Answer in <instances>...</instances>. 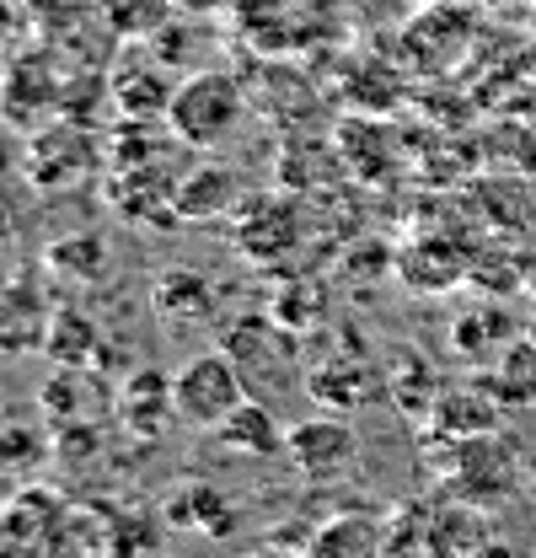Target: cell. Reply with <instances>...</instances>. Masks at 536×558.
<instances>
[{"instance_id":"obj_4","label":"cell","mask_w":536,"mask_h":558,"mask_svg":"<svg viewBox=\"0 0 536 558\" xmlns=\"http://www.w3.org/2000/svg\"><path fill=\"white\" fill-rule=\"evenodd\" d=\"M60 488L22 484L0 505V554H60V526H65Z\"/></svg>"},{"instance_id":"obj_32","label":"cell","mask_w":536,"mask_h":558,"mask_svg":"<svg viewBox=\"0 0 536 558\" xmlns=\"http://www.w3.org/2000/svg\"><path fill=\"white\" fill-rule=\"evenodd\" d=\"M11 22H16V0H0V33H5Z\"/></svg>"},{"instance_id":"obj_29","label":"cell","mask_w":536,"mask_h":558,"mask_svg":"<svg viewBox=\"0 0 536 558\" xmlns=\"http://www.w3.org/2000/svg\"><path fill=\"white\" fill-rule=\"evenodd\" d=\"M312 295H322V284H312V279H295V284H284L279 290V301L268 306L290 333H312V323H322V312H328V301H317L312 306Z\"/></svg>"},{"instance_id":"obj_30","label":"cell","mask_w":536,"mask_h":558,"mask_svg":"<svg viewBox=\"0 0 536 558\" xmlns=\"http://www.w3.org/2000/svg\"><path fill=\"white\" fill-rule=\"evenodd\" d=\"M38 414H44V424L81 418V371L60 365V376H49V381L38 387Z\"/></svg>"},{"instance_id":"obj_27","label":"cell","mask_w":536,"mask_h":558,"mask_svg":"<svg viewBox=\"0 0 536 558\" xmlns=\"http://www.w3.org/2000/svg\"><path fill=\"white\" fill-rule=\"evenodd\" d=\"M429 532H435V499H407L387 515V554H429Z\"/></svg>"},{"instance_id":"obj_8","label":"cell","mask_w":536,"mask_h":558,"mask_svg":"<svg viewBox=\"0 0 536 558\" xmlns=\"http://www.w3.org/2000/svg\"><path fill=\"white\" fill-rule=\"evenodd\" d=\"M108 92H113L119 113H124L130 124H139V119H167L178 81L167 75L161 54H124L119 70L108 75Z\"/></svg>"},{"instance_id":"obj_10","label":"cell","mask_w":536,"mask_h":558,"mask_svg":"<svg viewBox=\"0 0 536 558\" xmlns=\"http://www.w3.org/2000/svg\"><path fill=\"white\" fill-rule=\"evenodd\" d=\"M113 414L119 424L130 429L134 440H161L167 429H172V418H178V392H172V376H161V371H134L130 381L119 387V398H113Z\"/></svg>"},{"instance_id":"obj_5","label":"cell","mask_w":536,"mask_h":558,"mask_svg":"<svg viewBox=\"0 0 536 558\" xmlns=\"http://www.w3.org/2000/svg\"><path fill=\"white\" fill-rule=\"evenodd\" d=\"M387 387V376H376V365L365 360V349H343V354H328L306 371V398L328 414H354L365 403H376Z\"/></svg>"},{"instance_id":"obj_17","label":"cell","mask_w":536,"mask_h":558,"mask_svg":"<svg viewBox=\"0 0 536 558\" xmlns=\"http://www.w3.org/2000/svg\"><path fill=\"white\" fill-rule=\"evenodd\" d=\"M209 435H215L226 451H242V457H273V451H284V429H279V418H273V409H268L264 398L236 403Z\"/></svg>"},{"instance_id":"obj_25","label":"cell","mask_w":536,"mask_h":558,"mask_svg":"<svg viewBox=\"0 0 536 558\" xmlns=\"http://www.w3.org/2000/svg\"><path fill=\"white\" fill-rule=\"evenodd\" d=\"M483 381H488V392H494L504 409L532 403L536 398V344H510L504 349V360H499V371L483 376Z\"/></svg>"},{"instance_id":"obj_6","label":"cell","mask_w":536,"mask_h":558,"mask_svg":"<svg viewBox=\"0 0 536 558\" xmlns=\"http://www.w3.org/2000/svg\"><path fill=\"white\" fill-rule=\"evenodd\" d=\"M295 339H301V333H290L273 312H268V317H242V323L226 328V354L242 365L247 387H258L264 371H273L279 381H290V376H295V349H301Z\"/></svg>"},{"instance_id":"obj_22","label":"cell","mask_w":536,"mask_h":558,"mask_svg":"<svg viewBox=\"0 0 536 558\" xmlns=\"http://www.w3.org/2000/svg\"><path fill=\"white\" fill-rule=\"evenodd\" d=\"M440 376H435V365L418 354V349H402V360L387 371V398L398 403L407 418H429V409H435V398H440Z\"/></svg>"},{"instance_id":"obj_7","label":"cell","mask_w":536,"mask_h":558,"mask_svg":"<svg viewBox=\"0 0 536 558\" xmlns=\"http://www.w3.org/2000/svg\"><path fill=\"white\" fill-rule=\"evenodd\" d=\"M284 451L290 462L312 478V484H333L354 468V429L343 424V414H322V418H306L284 435Z\"/></svg>"},{"instance_id":"obj_31","label":"cell","mask_w":536,"mask_h":558,"mask_svg":"<svg viewBox=\"0 0 536 558\" xmlns=\"http://www.w3.org/2000/svg\"><path fill=\"white\" fill-rule=\"evenodd\" d=\"M499 333H504V317H499V312H488V306L451 323V339H456V349H462L467 360H483V349H494Z\"/></svg>"},{"instance_id":"obj_33","label":"cell","mask_w":536,"mask_h":558,"mask_svg":"<svg viewBox=\"0 0 536 558\" xmlns=\"http://www.w3.org/2000/svg\"><path fill=\"white\" fill-rule=\"evenodd\" d=\"M178 11H209V5H220V0H172Z\"/></svg>"},{"instance_id":"obj_3","label":"cell","mask_w":536,"mask_h":558,"mask_svg":"<svg viewBox=\"0 0 536 558\" xmlns=\"http://www.w3.org/2000/svg\"><path fill=\"white\" fill-rule=\"evenodd\" d=\"M172 392H178V418H183L188 429H215L236 403L253 398L242 365H236L226 349H220V354H194V360L172 376Z\"/></svg>"},{"instance_id":"obj_28","label":"cell","mask_w":536,"mask_h":558,"mask_svg":"<svg viewBox=\"0 0 536 558\" xmlns=\"http://www.w3.org/2000/svg\"><path fill=\"white\" fill-rule=\"evenodd\" d=\"M102 16L119 38H156L172 16V0H102Z\"/></svg>"},{"instance_id":"obj_12","label":"cell","mask_w":536,"mask_h":558,"mask_svg":"<svg viewBox=\"0 0 536 558\" xmlns=\"http://www.w3.org/2000/svg\"><path fill=\"white\" fill-rule=\"evenodd\" d=\"M54 306L44 301V290L33 279H5L0 290V354H33L49 339Z\"/></svg>"},{"instance_id":"obj_11","label":"cell","mask_w":536,"mask_h":558,"mask_svg":"<svg viewBox=\"0 0 536 558\" xmlns=\"http://www.w3.org/2000/svg\"><path fill=\"white\" fill-rule=\"evenodd\" d=\"M499 414H504V403L488 392V381H462V387H440L424 429L435 440H467V435L499 429Z\"/></svg>"},{"instance_id":"obj_14","label":"cell","mask_w":536,"mask_h":558,"mask_svg":"<svg viewBox=\"0 0 536 558\" xmlns=\"http://www.w3.org/2000/svg\"><path fill=\"white\" fill-rule=\"evenodd\" d=\"M236 242L242 253H253L258 264H273L295 247V205H273V199H242L236 205Z\"/></svg>"},{"instance_id":"obj_20","label":"cell","mask_w":536,"mask_h":558,"mask_svg":"<svg viewBox=\"0 0 536 558\" xmlns=\"http://www.w3.org/2000/svg\"><path fill=\"white\" fill-rule=\"evenodd\" d=\"M488 548V510L472 499H435V532H429V554H477Z\"/></svg>"},{"instance_id":"obj_15","label":"cell","mask_w":536,"mask_h":558,"mask_svg":"<svg viewBox=\"0 0 536 558\" xmlns=\"http://www.w3.org/2000/svg\"><path fill=\"white\" fill-rule=\"evenodd\" d=\"M392 269L407 290H418V295H440V290H451L456 279H467V258H462V247L456 242H446V236H424V242H413V247H402L398 258H392Z\"/></svg>"},{"instance_id":"obj_34","label":"cell","mask_w":536,"mask_h":558,"mask_svg":"<svg viewBox=\"0 0 536 558\" xmlns=\"http://www.w3.org/2000/svg\"><path fill=\"white\" fill-rule=\"evenodd\" d=\"M0 290H5V269H0Z\"/></svg>"},{"instance_id":"obj_24","label":"cell","mask_w":536,"mask_h":558,"mask_svg":"<svg viewBox=\"0 0 536 558\" xmlns=\"http://www.w3.org/2000/svg\"><path fill=\"white\" fill-rule=\"evenodd\" d=\"M54 424H0V478H33L44 462H49V451H54V435H49Z\"/></svg>"},{"instance_id":"obj_16","label":"cell","mask_w":536,"mask_h":558,"mask_svg":"<svg viewBox=\"0 0 536 558\" xmlns=\"http://www.w3.org/2000/svg\"><path fill=\"white\" fill-rule=\"evenodd\" d=\"M317 558H360V554H387V515L376 510H343V515H328L312 543H306Z\"/></svg>"},{"instance_id":"obj_13","label":"cell","mask_w":536,"mask_h":558,"mask_svg":"<svg viewBox=\"0 0 536 558\" xmlns=\"http://www.w3.org/2000/svg\"><path fill=\"white\" fill-rule=\"evenodd\" d=\"M161 521L188 526V532H199V537H231V526H236V499L220 484H209V478H188V484H178L167 494Z\"/></svg>"},{"instance_id":"obj_2","label":"cell","mask_w":536,"mask_h":558,"mask_svg":"<svg viewBox=\"0 0 536 558\" xmlns=\"http://www.w3.org/2000/svg\"><path fill=\"white\" fill-rule=\"evenodd\" d=\"M440 484L451 488V499H472L483 510L504 505L521 488V451L510 435L488 429V435H467V440H440Z\"/></svg>"},{"instance_id":"obj_9","label":"cell","mask_w":536,"mask_h":558,"mask_svg":"<svg viewBox=\"0 0 536 558\" xmlns=\"http://www.w3.org/2000/svg\"><path fill=\"white\" fill-rule=\"evenodd\" d=\"M27 172L38 189H70L75 178L97 172V140L75 124H54L27 145Z\"/></svg>"},{"instance_id":"obj_18","label":"cell","mask_w":536,"mask_h":558,"mask_svg":"<svg viewBox=\"0 0 536 558\" xmlns=\"http://www.w3.org/2000/svg\"><path fill=\"white\" fill-rule=\"evenodd\" d=\"M124 548V515L102 499L92 505H65L60 526V554H119Z\"/></svg>"},{"instance_id":"obj_1","label":"cell","mask_w":536,"mask_h":558,"mask_svg":"<svg viewBox=\"0 0 536 558\" xmlns=\"http://www.w3.org/2000/svg\"><path fill=\"white\" fill-rule=\"evenodd\" d=\"M242 113H247L242 81L226 75V70H199V75L178 81L172 108H167V130L188 150H215V145H226L236 135Z\"/></svg>"},{"instance_id":"obj_21","label":"cell","mask_w":536,"mask_h":558,"mask_svg":"<svg viewBox=\"0 0 536 558\" xmlns=\"http://www.w3.org/2000/svg\"><path fill=\"white\" fill-rule=\"evenodd\" d=\"M97 344H102V333H97L92 312H81V306H60V312H54V323H49L44 354H49L54 365H70V371H92V365H97Z\"/></svg>"},{"instance_id":"obj_26","label":"cell","mask_w":536,"mask_h":558,"mask_svg":"<svg viewBox=\"0 0 536 558\" xmlns=\"http://www.w3.org/2000/svg\"><path fill=\"white\" fill-rule=\"evenodd\" d=\"M49 269H54V275H65V279H75V284H97L102 269H108V247H102V236H92V231L65 236V242H54V247H49Z\"/></svg>"},{"instance_id":"obj_19","label":"cell","mask_w":536,"mask_h":558,"mask_svg":"<svg viewBox=\"0 0 536 558\" xmlns=\"http://www.w3.org/2000/svg\"><path fill=\"white\" fill-rule=\"evenodd\" d=\"M215 284L199 275V269H167V275H156L150 284V306L161 312V317H172V323H204V317H215Z\"/></svg>"},{"instance_id":"obj_23","label":"cell","mask_w":536,"mask_h":558,"mask_svg":"<svg viewBox=\"0 0 536 558\" xmlns=\"http://www.w3.org/2000/svg\"><path fill=\"white\" fill-rule=\"evenodd\" d=\"M236 205H242L236 178L226 167H199L178 183V220H215V215H231Z\"/></svg>"}]
</instances>
